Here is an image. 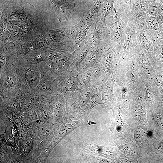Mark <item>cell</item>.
I'll return each mask as SVG.
<instances>
[{"mask_svg": "<svg viewBox=\"0 0 163 163\" xmlns=\"http://www.w3.org/2000/svg\"><path fill=\"white\" fill-rule=\"evenodd\" d=\"M5 63V59L2 55H1V66H4Z\"/></svg>", "mask_w": 163, "mask_h": 163, "instance_id": "obj_33", "label": "cell"}, {"mask_svg": "<svg viewBox=\"0 0 163 163\" xmlns=\"http://www.w3.org/2000/svg\"><path fill=\"white\" fill-rule=\"evenodd\" d=\"M39 87L41 90H47L50 88V84L47 81H43L40 84Z\"/></svg>", "mask_w": 163, "mask_h": 163, "instance_id": "obj_24", "label": "cell"}, {"mask_svg": "<svg viewBox=\"0 0 163 163\" xmlns=\"http://www.w3.org/2000/svg\"><path fill=\"white\" fill-rule=\"evenodd\" d=\"M158 5L155 3H153L150 6L149 10V13L152 15H155L158 10Z\"/></svg>", "mask_w": 163, "mask_h": 163, "instance_id": "obj_22", "label": "cell"}, {"mask_svg": "<svg viewBox=\"0 0 163 163\" xmlns=\"http://www.w3.org/2000/svg\"><path fill=\"white\" fill-rule=\"evenodd\" d=\"M33 144L32 140L30 138L27 139L24 145V149L25 152L29 151L32 148Z\"/></svg>", "mask_w": 163, "mask_h": 163, "instance_id": "obj_15", "label": "cell"}, {"mask_svg": "<svg viewBox=\"0 0 163 163\" xmlns=\"http://www.w3.org/2000/svg\"><path fill=\"white\" fill-rule=\"evenodd\" d=\"M111 119L112 123L111 129L113 134L116 136L118 133H121L123 131V128L125 126L124 125L121 115L118 113L114 112Z\"/></svg>", "mask_w": 163, "mask_h": 163, "instance_id": "obj_2", "label": "cell"}, {"mask_svg": "<svg viewBox=\"0 0 163 163\" xmlns=\"http://www.w3.org/2000/svg\"><path fill=\"white\" fill-rule=\"evenodd\" d=\"M74 144L78 151L89 154L111 159H115L117 156L113 148L98 145L83 137L75 141Z\"/></svg>", "mask_w": 163, "mask_h": 163, "instance_id": "obj_1", "label": "cell"}, {"mask_svg": "<svg viewBox=\"0 0 163 163\" xmlns=\"http://www.w3.org/2000/svg\"><path fill=\"white\" fill-rule=\"evenodd\" d=\"M147 134H148V136H149V137L152 136V132L151 131H149L148 133Z\"/></svg>", "mask_w": 163, "mask_h": 163, "instance_id": "obj_35", "label": "cell"}, {"mask_svg": "<svg viewBox=\"0 0 163 163\" xmlns=\"http://www.w3.org/2000/svg\"><path fill=\"white\" fill-rule=\"evenodd\" d=\"M142 43L145 50L150 52L152 50V46L150 41L144 35L142 36Z\"/></svg>", "mask_w": 163, "mask_h": 163, "instance_id": "obj_11", "label": "cell"}, {"mask_svg": "<svg viewBox=\"0 0 163 163\" xmlns=\"http://www.w3.org/2000/svg\"><path fill=\"white\" fill-rule=\"evenodd\" d=\"M56 55L52 54H49L45 55L41 58L42 61H47L50 60L54 58Z\"/></svg>", "mask_w": 163, "mask_h": 163, "instance_id": "obj_26", "label": "cell"}, {"mask_svg": "<svg viewBox=\"0 0 163 163\" xmlns=\"http://www.w3.org/2000/svg\"><path fill=\"white\" fill-rule=\"evenodd\" d=\"M133 36L130 32L128 33L126 35L125 43L127 47L128 48L131 45L133 42Z\"/></svg>", "mask_w": 163, "mask_h": 163, "instance_id": "obj_17", "label": "cell"}, {"mask_svg": "<svg viewBox=\"0 0 163 163\" xmlns=\"http://www.w3.org/2000/svg\"><path fill=\"white\" fill-rule=\"evenodd\" d=\"M28 134V132L25 128H21L18 133V136L20 137H23L26 136Z\"/></svg>", "mask_w": 163, "mask_h": 163, "instance_id": "obj_27", "label": "cell"}, {"mask_svg": "<svg viewBox=\"0 0 163 163\" xmlns=\"http://www.w3.org/2000/svg\"><path fill=\"white\" fill-rule=\"evenodd\" d=\"M10 108L12 111L15 112H17L20 110V106L18 103L17 102L13 101L11 103Z\"/></svg>", "mask_w": 163, "mask_h": 163, "instance_id": "obj_20", "label": "cell"}, {"mask_svg": "<svg viewBox=\"0 0 163 163\" xmlns=\"http://www.w3.org/2000/svg\"><path fill=\"white\" fill-rule=\"evenodd\" d=\"M125 1L128 2H131V0H125Z\"/></svg>", "mask_w": 163, "mask_h": 163, "instance_id": "obj_36", "label": "cell"}, {"mask_svg": "<svg viewBox=\"0 0 163 163\" xmlns=\"http://www.w3.org/2000/svg\"><path fill=\"white\" fill-rule=\"evenodd\" d=\"M148 25L149 27L152 29L155 28L157 26L156 20L154 18H149L148 21Z\"/></svg>", "mask_w": 163, "mask_h": 163, "instance_id": "obj_21", "label": "cell"}, {"mask_svg": "<svg viewBox=\"0 0 163 163\" xmlns=\"http://www.w3.org/2000/svg\"><path fill=\"white\" fill-rule=\"evenodd\" d=\"M119 149L123 152H125L126 153H128L130 152L128 148L126 146H120Z\"/></svg>", "mask_w": 163, "mask_h": 163, "instance_id": "obj_30", "label": "cell"}, {"mask_svg": "<svg viewBox=\"0 0 163 163\" xmlns=\"http://www.w3.org/2000/svg\"><path fill=\"white\" fill-rule=\"evenodd\" d=\"M149 5L148 0H143L139 5V8L140 10L143 12L146 11Z\"/></svg>", "mask_w": 163, "mask_h": 163, "instance_id": "obj_19", "label": "cell"}, {"mask_svg": "<svg viewBox=\"0 0 163 163\" xmlns=\"http://www.w3.org/2000/svg\"><path fill=\"white\" fill-rule=\"evenodd\" d=\"M147 97L150 102H151L152 101V97L151 93L150 92H148L147 93Z\"/></svg>", "mask_w": 163, "mask_h": 163, "instance_id": "obj_34", "label": "cell"}, {"mask_svg": "<svg viewBox=\"0 0 163 163\" xmlns=\"http://www.w3.org/2000/svg\"><path fill=\"white\" fill-rule=\"evenodd\" d=\"M49 117V114L47 112H44L42 113L40 116V120L42 122L46 121Z\"/></svg>", "mask_w": 163, "mask_h": 163, "instance_id": "obj_28", "label": "cell"}, {"mask_svg": "<svg viewBox=\"0 0 163 163\" xmlns=\"http://www.w3.org/2000/svg\"><path fill=\"white\" fill-rule=\"evenodd\" d=\"M17 80L15 75L13 74L7 75L5 79V86L7 89H10L16 87Z\"/></svg>", "mask_w": 163, "mask_h": 163, "instance_id": "obj_4", "label": "cell"}, {"mask_svg": "<svg viewBox=\"0 0 163 163\" xmlns=\"http://www.w3.org/2000/svg\"><path fill=\"white\" fill-rule=\"evenodd\" d=\"M157 51L160 56L163 58V46H159L157 48Z\"/></svg>", "mask_w": 163, "mask_h": 163, "instance_id": "obj_31", "label": "cell"}, {"mask_svg": "<svg viewBox=\"0 0 163 163\" xmlns=\"http://www.w3.org/2000/svg\"><path fill=\"white\" fill-rule=\"evenodd\" d=\"M26 78L28 82H35L38 78V74L36 71L33 69H28L26 73Z\"/></svg>", "mask_w": 163, "mask_h": 163, "instance_id": "obj_5", "label": "cell"}, {"mask_svg": "<svg viewBox=\"0 0 163 163\" xmlns=\"http://www.w3.org/2000/svg\"><path fill=\"white\" fill-rule=\"evenodd\" d=\"M99 8V2L92 8L90 11L87 12L84 15V18L85 20H89L92 17H93L96 14Z\"/></svg>", "mask_w": 163, "mask_h": 163, "instance_id": "obj_9", "label": "cell"}, {"mask_svg": "<svg viewBox=\"0 0 163 163\" xmlns=\"http://www.w3.org/2000/svg\"><path fill=\"white\" fill-rule=\"evenodd\" d=\"M140 61L143 67L146 69H148L150 67V63L147 58L144 56L141 57Z\"/></svg>", "mask_w": 163, "mask_h": 163, "instance_id": "obj_18", "label": "cell"}, {"mask_svg": "<svg viewBox=\"0 0 163 163\" xmlns=\"http://www.w3.org/2000/svg\"><path fill=\"white\" fill-rule=\"evenodd\" d=\"M67 84L68 90L70 92H74L75 91L78 86V80L76 77H72L68 81Z\"/></svg>", "mask_w": 163, "mask_h": 163, "instance_id": "obj_6", "label": "cell"}, {"mask_svg": "<svg viewBox=\"0 0 163 163\" xmlns=\"http://www.w3.org/2000/svg\"><path fill=\"white\" fill-rule=\"evenodd\" d=\"M144 136L143 131L140 129L137 130L135 132V139L137 142H142Z\"/></svg>", "mask_w": 163, "mask_h": 163, "instance_id": "obj_13", "label": "cell"}, {"mask_svg": "<svg viewBox=\"0 0 163 163\" xmlns=\"http://www.w3.org/2000/svg\"><path fill=\"white\" fill-rule=\"evenodd\" d=\"M104 60L107 64L109 65L112 64L113 60L111 55L109 53L106 54L104 56Z\"/></svg>", "mask_w": 163, "mask_h": 163, "instance_id": "obj_25", "label": "cell"}, {"mask_svg": "<svg viewBox=\"0 0 163 163\" xmlns=\"http://www.w3.org/2000/svg\"><path fill=\"white\" fill-rule=\"evenodd\" d=\"M122 32L121 30L115 29L113 32V36L115 41L117 42L120 41L122 38Z\"/></svg>", "mask_w": 163, "mask_h": 163, "instance_id": "obj_16", "label": "cell"}, {"mask_svg": "<svg viewBox=\"0 0 163 163\" xmlns=\"http://www.w3.org/2000/svg\"><path fill=\"white\" fill-rule=\"evenodd\" d=\"M113 8V3L110 1L106 2L103 4V10L104 13L106 15L110 14Z\"/></svg>", "mask_w": 163, "mask_h": 163, "instance_id": "obj_10", "label": "cell"}, {"mask_svg": "<svg viewBox=\"0 0 163 163\" xmlns=\"http://www.w3.org/2000/svg\"><path fill=\"white\" fill-rule=\"evenodd\" d=\"M122 92L123 97L124 98L126 97L128 94L127 89L125 88H124L122 89Z\"/></svg>", "mask_w": 163, "mask_h": 163, "instance_id": "obj_32", "label": "cell"}, {"mask_svg": "<svg viewBox=\"0 0 163 163\" xmlns=\"http://www.w3.org/2000/svg\"><path fill=\"white\" fill-rule=\"evenodd\" d=\"M50 133V131L48 129L45 127L41 128L38 132V136L42 139L48 137Z\"/></svg>", "mask_w": 163, "mask_h": 163, "instance_id": "obj_12", "label": "cell"}, {"mask_svg": "<svg viewBox=\"0 0 163 163\" xmlns=\"http://www.w3.org/2000/svg\"><path fill=\"white\" fill-rule=\"evenodd\" d=\"M153 119L154 121L158 125H163V119L160 115H154L153 116Z\"/></svg>", "mask_w": 163, "mask_h": 163, "instance_id": "obj_23", "label": "cell"}, {"mask_svg": "<svg viewBox=\"0 0 163 163\" xmlns=\"http://www.w3.org/2000/svg\"><path fill=\"white\" fill-rule=\"evenodd\" d=\"M54 112L56 118H60L61 116L63 107L61 104L59 102L55 103L54 107Z\"/></svg>", "mask_w": 163, "mask_h": 163, "instance_id": "obj_8", "label": "cell"}, {"mask_svg": "<svg viewBox=\"0 0 163 163\" xmlns=\"http://www.w3.org/2000/svg\"><path fill=\"white\" fill-rule=\"evenodd\" d=\"M130 78L133 81H135L137 79V73L135 70L133 69L131 71L130 74Z\"/></svg>", "mask_w": 163, "mask_h": 163, "instance_id": "obj_29", "label": "cell"}, {"mask_svg": "<svg viewBox=\"0 0 163 163\" xmlns=\"http://www.w3.org/2000/svg\"><path fill=\"white\" fill-rule=\"evenodd\" d=\"M79 158L85 162L108 163L111 161L106 158L100 156L90 155L79 151Z\"/></svg>", "mask_w": 163, "mask_h": 163, "instance_id": "obj_3", "label": "cell"}, {"mask_svg": "<svg viewBox=\"0 0 163 163\" xmlns=\"http://www.w3.org/2000/svg\"><path fill=\"white\" fill-rule=\"evenodd\" d=\"M154 82L156 85L158 87L163 86V75L159 74L156 75L154 78Z\"/></svg>", "mask_w": 163, "mask_h": 163, "instance_id": "obj_14", "label": "cell"}, {"mask_svg": "<svg viewBox=\"0 0 163 163\" xmlns=\"http://www.w3.org/2000/svg\"><path fill=\"white\" fill-rule=\"evenodd\" d=\"M77 33V37L78 39L81 41L85 37L88 28L85 25H79Z\"/></svg>", "mask_w": 163, "mask_h": 163, "instance_id": "obj_7", "label": "cell"}]
</instances>
